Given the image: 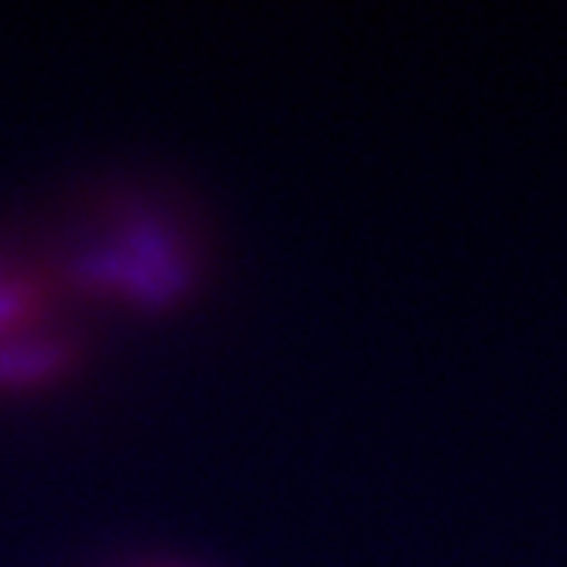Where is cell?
Wrapping results in <instances>:
<instances>
[{"label":"cell","instance_id":"cell-1","mask_svg":"<svg viewBox=\"0 0 567 567\" xmlns=\"http://www.w3.org/2000/svg\"><path fill=\"white\" fill-rule=\"evenodd\" d=\"M65 305L28 236L0 233V393L52 386L75 367L83 346Z\"/></svg>","mask_w":567,"mask_h":567}]
</instances>
